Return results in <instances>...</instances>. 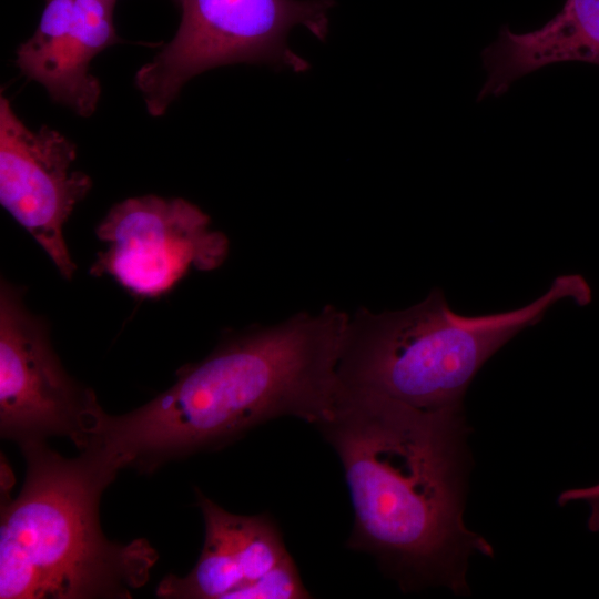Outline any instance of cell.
<instances>
[{"mask_svg":"<svg viewBox=\"0 0 599 599\" xmlns=\"http://www.w3.org/2000/svg\"><path fill=\"white\" fill-rule=\"evenodd\" d=\"M20 446L26 479L1 504L0 599L130 598L158 555L148 540L103 535L99 501L116 474L90 449L65 458L45 441Z\"/></svg>","mask_w":599,"mask_h":599,"instance_id":"3","label":"cell"},{"mask_svg":"<svg viewBox=\"0 0 599 599\" xmlns=\"http://www.w3.org/2000/svg\"><path fill=\"white\" fill-rule=\"evenodd\" d=\"M481 60L487 78L479 101L506 93L519 78L547 65L571 61L599 65V0H565L551 20L529 32L502 27Z\"/></svg>","mask_w":599,"mask_h":599,"instance_id":"11","label":"cell"},{"mask_svg":"<svg viewBox=\"0 0 599 599\" xmlns=\"http://www.w3.org/2000/svg\"><path fill=\"white\" fill-rule=\"evenodd\" d=\"M348 314L326 305L226 336L143 406L103 412L91 447L118 473H152L166 461L217 449L278 417L314 426L334 405Z\"/></svg>","mask_w":599,"mask_h":599,"instance_id":"2","label":"cell"},{"mask_svg":"<svg viewBox=\"0 0 599 599\" xmlns=\"http://www.w3.org/2000/svg\"><path fill=\"white\" fill-rule=\"evenodd\" d=\"M205 525L202 552L184 577L166 576L156 596L164 599H242L244 591L290 557L268 515L226 511L196 489Z\"/></svg>","mask_w":599,"mask_h":599,"instance_id":"10","label":"cell"},{"mask_svg":"<svg viewBox=\"0 0 599 599\" xmlns=\"http://www.w3.org/2000/svg\"><path fill=\"white\" fill-rule=\"evenodd\" d=\"M103 409L94 392L64 370L47 325L27 309L22 292L0 290V434L19 445L70 438L84 449Z\"/></svg>","mask_w":599,"mask_h":599,"instance_id":"6","label":"cell"},{"mask_svg":"<svg viewBox=\"0 0 599 599\" xmlns=\"http://www.w3.org/2000/svg\"><path fill=\"white\" fill-rule=\"evenodd\" d=\"M173 39L135 74L148 112L164 114L193 77L222 65L263 63L303 72L309 63L287 44L296 26L319 40L328 33L334 0H177Z\"/></svg>","mask_w":599,"mask_h":599,"instance_id":"5","label":"cell"},{"mask_svg":"<svg viewBox=\"0 0 599 599\" xmlns=\"http://www.w3.org/2000/svg\"><path fill=\"white\" fill-rule=\"evenodd\" d=\"M565 298L580 306L591 301L583 276L559 275L529 304L485 315L454 312L439 288L405 309L374 313L359 307L348 316L343 335L337 388L420 410L463 408L483 365Z\"/></svg>","mask_w":599,"mask_h":599,"instance_id":"4","label":"cell"},{"mask_svg":"<svg viewBox=\"0 0 599 599\" xmlns=\"http://www.w3.org/2000/svg\"><path fill=\"white\" fill-rule=\"evenodd\" d=\"M210 224L209 215L184 199H126L97 226L105 250L90 273L109 275L142 297L162 295L191 267L212 271L225 261L229 240Z\"/></svg>","mask_w":599,"mask_h":599,"instance_id":"7","label":"cell"},{"mask_svg":"<svg viewBox=\"0 0 599 599\" xmlns=\"http://www.w3.org/2000/svg\"><path fill=\"white\" fill-rule=\"evenodd\" d=\"M174 1L176 2L177 0H174Z\"/></svg>","mask_w":599,"mask_h":599,"instance_id":"13","label":"cell"},{"mask_svg":"<svg viewBox=\"0 0 599 599\" xmlns=\"http://www.w3.org/2000/svg\"><path fill=\"white\" fill-rule=\"evenodd\" d=\"M317 429L343 467L354 511L346 546L404 591L468 595V562L490 544L464 521L469 428L463 408L420 410L336 388Z\"/></svg>","mask_w":599,"mask_h":599,"instance_id":"1","label":"cell"},{"mask_svg":"<svg viewBox=\"0 0 599 599\" xmlns=\"http://www.w3.org/2000/svg\"><path fill=\"white\" fill-rule=\"evenodd\" d=\"M75 159L72 141L47 125L29 129L0 95V203L65 280L77 266L63 226L92 187L85 173L71 170Z\"/></svg>","mask_w":599,"mask_h":599,"instance_id":"8","label":"cell"},{"mask_svg":"<svg viewBox=\"0 0 599 599\" xmlns=\"http://www.w3.org/2000/svg\"><path fill=\"white\" fill-rule=\"evenodd\" d=\"M115 1L47 0L34 33L16 51L21 73L82 118L94 113L101 94L89 72L91 60L121 42L113 24Z\"/></svg>","mask_w":599,"mask_h":599,"instance_id":"9","label":"cell"},{"mask_svg":"<svg viewBox=\"0 0 599 599\" xmlns=\"http://www.w3.org/2000/svg\"><path fill=\"white\" fill-rule=\"evenodd\" d=\"M572 501H585L589 506L588 529L599 532V483L589 487L564 490L558 497L561 506Z\"/></svg>","mask_w":599,"mask_h":599,"instance_id":"12","label":"cell"}]
</instances>
